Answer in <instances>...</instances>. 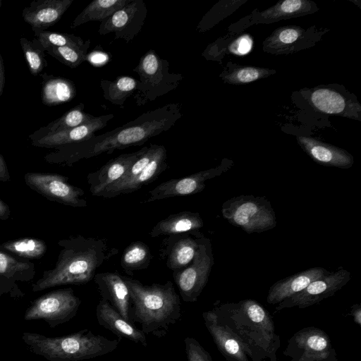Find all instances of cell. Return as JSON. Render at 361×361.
Masks as SVG:
<instances>
[{
  "mask_svg": "<svg viewBox=\"0 0 361 361\" xmlns=\"http://www.w3.org/2000/svg\"><path fill=\"white\" fill-rule=\"evenodd\" d=\"M85 105L80 103L61 117L41 127L35 132L38 133L58 132L78 127L92 119L94 116L84 111Z\"/></svg>",
  "mask_w": 361,
  "mask_h": 361,
  "instance_id": "33",
  "label": "cell"
},
{
  "mask_svg": "<svg viewBox=\"0 0 361 361\" xmlns=\"http://www.w3.org/2000/svg\"><path fill=\"white\" fill-rule=\"evenodd\" d=\"M329 273L323 267H312L281 279L269 288L267 301L270 305L279 304L305 289L311 282Z\"/></svg>",
  "mask_w": 361,
  "mask_h": 361,
  "instance_id": "23",
  "label": "cell"
},
{
  "mask_svg": "<svg viewBox=\"0 0 361 361\" xmlns=\"http://www.w3.org/2000/svg\"><path fill=\"white\" fill-rule=\"evenodd\" d=\"M25 180L32 189L51 200L76 207L87 205L83 190L69 184L66 177L51 173H27Z\"/></svg>",
  "mask_w": 361,
  "mask_h": 361,
  "instance_id": "13",
  "label": "cell"
},
{
  "mask_svg": "<svg viewBox=\"0 0 361 361\" xmlns=\"http://www.w3.org/2000/svg\"><path fill=\"white\" fill-rule=\"evenodd\" d=\"M90 46V40L87 39L85 45L82 47H50L47 48L45 51L61 63L71 68H75L86 61Z\"/></svg>",
  "mask_w": 361,
  "mask_h": 361,
  "instance_id": "36",
  "label": "cell"
},
{
  "mask_svg": "<svg viewBox=\"0 0 361 361\" xmlns=\"http://www.w3.org/2000/svg\"><path fill=\"white\" fill-rule=\"evenodd\" d=\"M211 241L202 235L195 255L185 268L173 272V277L184 302H196L207 283L214 265Z\"/></svg>",
  "mask_w": 361,
  "mask_h": 361,
  "instance_id": "8",
  "label": "cell"
},
{
  "mask_svg": "<svg viewBox=\"0 0 361 361\" xmlns=\"http://www.w3.org/2000/svg\"><path fill=\"white\" fill-rule=\"evenodd\" d=\"M56 267L44 272L33 286L34 291L66 284H84L92 281L97 269L113 255L104 239L78 235L62 242Z\"/></svg>",
  "mask_w": 361,
  "mask_h": 361,
  "instance_id": "4",
  "label": "cell"
},
{
  "mask_svg": "<svg viewBox=\"0 0 361 361\" xmlns=\"http://www.w3.org/2000/svg\"><path fill=\"white\" fill-rule=\"evenodd\" d=\"M80 303L71 288L54 290L36 300L27 310L25 319H44L55 326L75 317Z\"/></svg>",
  "mask_w": 361,
  "mask_h": 361,
  "instance_id": "9",
  "label": "cell"
},
{
  "mask_svg": "<svg viewBox=\"0 0 361 361\" xmlns=\"http://www.w3.org/2000/svg\"><path fill=\"white\" fill-rule=\"evenodd\" d=\"M212 310L218 319L239 337L252 360L259 361L261 357H268L271 361H277L279 337L270 314L261 304L246 299Z\"/></svg>",
  "mask_w": 361,
  "mask_h": 361,
  "instance_id": "2",
  "label": "cell"
},
{
  "mask_svg": "<svg viewBox=\"0 0 361 361\" xmlns=\"http://www.w3.org/2000/svg\"><path fill=\"white\" fill-rule=\"evenodd\" d=\"M147 13V6L143 0H130L100 23L98 33L104 35L113 32L116 39L129 42L142 28Z\"/></svg>",
  "mask_w": 361,
  "mask_h": 361,
  "instance_id": "14",
  "label": "cell"
},
{
  "mask_svg": "<svg viewBox=\"0 0 361 361\" xmlns=\"http://www.w3.org/2000/svg\"><path fill=\"white\" fill-rule=\"evenodd\" d=\"M133 71L139 75L133 94V99L138 106L174 90L183 79L180 73H171L168 61L161 59L152 49L142 56Z\"/></svg>",
  "mask_w": 361,
  "mask_h": 361,
  "instance_id": "6",
  "label": "cell"
},
{
  "mask_svg": "<svg viewBox=\"0 0 361 361\" xmlns=\"http://www.w3.org/2000/svg\"><path fill=\"white\" fill-rule=\"evenodd\" d=\"M1 5H2V1L0 0V7L1 6Z\"/></svg>",
  "mask_w": 361,
  "mask_h": 361,
  "instance_id": "48",
  "label": "cell"
},
{
  "mask_svg": "<svg viewBox=\"0 0 361 361\" xmlns=\"http://www.w3.org/2000/svg\"><path fill=\"white\" fill-rule=\"evenodd\" d=\"M202 317L218 350L228 361H250L243 343L218 319L213 310L203 312Z\"/></svg>",
  "mask_w": 361,
  "mask_h": 361,
  "instance_id": "16",
  "label": "cell"
},
{
  "mask_svg": "<svg viewBox=\"0 0 361 361\" xmlns=\"http://www.w3.org/2000/svg\"><path fill=\"white\" fill-rule=\"evenodd\" d=\"M6 82L5 67L4 60L0 54V98L2 95Z\"/></svg>",
  "mask_w": 361,
  "mask_h": 361,
  "instance_id": "45",
  "label": "cell"
},
{
  "mask_svg": "<svg viewBox=\"0 0 361 361\" xmlns=\"http://www.w3.org/2000/svg\"><path fill=\"white\" fill-rule=\"evenodd\" d=\"M275 72L267 68L237 65L225 70L220 77L226 83L243 85L267 78Z\"/></svg>",
  "mask_w": 361,
  "mask_h": 361,
  "instance_id": "34",
  "label": "cell"
},
{
  "mask_svg": "<svg viewBox=\"0 0 361 361\" xmlns=\"http://www.w3.org/2000/svg\"><path fill=\"white\" fill-rule=\"evenodd\" d=\"M73 0H35L23 8V20L32 28L46 30L57 23Z\"/></svg>",
  "mask_w": 361,
  "mask_h": 361,
  "instance_id": "22",
  "label": "cell"
},
{
  "mask_svg": "<svg viewBox=\"0 0 361 361\" xmlns=\"http://www.w3.org/2000/svg\"><path fill=\"white\" fill-rule=\"evenodd\" d=\"M42 78L41 100L49 106H57L71 101L76 95L75 84L69 79L40 73Z\"/></svg>",
  "mask_w": 361,
  "mask_h": 361,
  "instance_id": "29",
  "label": "cell"
},
{
  "mask_svg": "<svg viewBox=\"0 0 361 361\" xmlns=\"http://www.w3.org/2000/svg\"><path fill=\"white\" fill-rule=\"evenodd\" d=\"M190 233L170 235L166 241L164 255L167 267L173 272L185 268L195 255L201 235L195 238Z\"/></svg>",
  "mask_w": 361,
  "mask_h": 361,
  "instance_id": "26",
  "label": "cell"
},
{
  "mask_svg": "<svg viewBox=\"0 0 361 361\" xmlns=\"http://www.w3.org/2000/svg\"><path fill=\"white\" fill-rule=\"evenodd\" d=\"M123 279L130 293V322L140 324L145 335L165 336L181 317L180 299L173 283L145 285L130 277Z\"/></svg>",
  "mask_w": 361,
  "mask_h": 361,
  "instance_id": "3",
  "label": "cell"
},
{
  "mask_svg": "<svg viewBox=\"0 0 361 361\" xmlns=\"http://www.w3.org/2000/svg\"><path fill=\"white\" fill-rule=\"evenodd\" d=\"M184 343L188 361H213L210 354L195 338L187 336Z\"/></svg>",
  "mask_w": 361,
  "mask_h": 361,
  "instance_id": "39",
  "label": "cell"
},
{
  "mask_svg": "<svg viewBox=\"0 0 361 361\" xmlns=\"http://www.w3.org/2000/svg\"><path fill=\"white\" fill-rule=\"evenodd\" d=\"M2 247L20 256L37 258L46 252V245L35 238H22L4 243Z\"/></svg>",
  "mask_w": 361,
  "mask_h": 361,
  "instance_id": "38",
  "label": "cell"
},
{
  "mask_svg": "<svg viewBox=\"0 0 361 361\" xmlns=\"http://www.w3.org/2000/svg\"><path fill=\"white\" fill-rule=\"evenodd\" d=\"M29 265L16 260L10 255L0 251V275H8L16 271H24Z\"/></svg>",
  "mask_w": 361,
  "mask_h": 361,
  "instance_id": "40",
  "label": "cell"
},
{
  "mask_svg": "<svg viewBox=\"0 0 361 361\" xmlns=\"http://www.w3.org/2000/svg\"><path fill=\"white\" fill-rule=\"evenodd\" d=\"M137 80L130 76H119L114 80H101L100 87L104 99L123 107L127 99L133 95Z\"/></svg>",
  "mask_w": 361,
  "mask_h": 361,
  "instance_id": "31",
  "label": "cell"
},
{
  "mask_svg": "<svg viewBox=\"0 0 361 361\" xmlns=\"http://www.w3.org/2000/svg\"><path fill=\"white\" fill-rule=\"evenodd\" d=\"M350 314L353 317L355 324L361 325V305L360 304L353 305L350 308Z\"/></svg>",
  "mask_w": 361,
  "mask_h": 361,
  "instance_id": "43",
  "label": "cell"
},
{
  "mask_svg": "<svg viewBox=\"0 0 361 361\" xmlns=\"http://www.w3.org/2000/svg\"><path fill=\"white\" fill-rule=\"evenodd\" d=\"M98 324L115 334L119 341L128 339L145 347L147 346L146 335L133 323L125 319L110 303L101 299L96 307Z\"/></svg>",
  "mask_w": 361,
  "mask_h": 361,
  "instance_id": "21",
  "label": "cell"
},
{
  "mask_svg": "<svg viewBox=\"0 0 361 361\" xmlns=\"http://www.w3.org/2000/svg\"><path fill=\"white\" fill-rule=\"evenodd\" d=\"M290 341L301 351V357H328L336 354L328 334L317 327L303 328Z\"/></svg>",
  "mask_w": 361,
  "mask_h": 361,
  "instance_id": "27",
  "label": "cell"
},
{
  "mask_svg": "<svg viewBox=\"0 0 361 361\" xmlns=\"http://www.w3.org/2000/svg\"><path fill=\"white\" fill-rule=\"evenodd\" d=\"M20 44L31 75L37 76L48 66L45 59V49L41 43L34 38H20Z\"/></svg>",
  "mask_w": 361,
  "mask_h": 361,
  "instance_id": "35",
  "label": "cell"
},
{
  "mask_svg": "<svg viewBox=\"0 0 361 361\" xmlns=\"http://www.w3.org/2000/svg\"><path fill=\"white\" fill-rule=\"evenodd\" d=\"M308 100L317 111L361 120V105L354 94L351 96L338 85H319L309 90Z\"/></svg>",
  "mask_w": 361,
  "mask_h": 361,
  "instance_id": "11",
  "label": "cell"
},
{
  "mask_svg": "<svg viewBox=\"0 0 361 361\" xmlns=\"http://www.w3.org/2000/svg\"><path fill=\"white\" fill-rule=\"evenodd\" d=\"M147 148L144 147L134 152L120 154L109 160L97 171L90 173L87 176V182L92 195L99 196L109 185L121 178Z\"/></svg>",
  "mask_w": 361,
  "mask_h": 361,
  "instance_id": "18",
  "label": "cell"
},
{
  "mask_svg": "<svg viewBox=\"0 0 361 361\" xmlns=\"http://www.w3.org/2000/svg\"><path fill=\"white\" fill-rule=\"evenodd\" d=\"M223 217L231 225L248 234L262 233L276 226V216L264 197L241 195L226 200L221 207Z\"/></svg>",
  "mask_w": 361,
  "mask_h": 361,
  "instance_id": "7",
  "label": "cell"
},
{
  "mask_svg": "<svg viewBox=\"0 0 361 361\" xmlns=\"http://www.w3.org/2000/svg\"><path fill=\"white\" fill-rule=\"evenodd\" d=\"M252 44V37L249 35H243L228 46V50L234 54L243 56L251 50Z\"/></svg>",
  "mask_w": 361,
  "mask_h": 361,
  "instance_id": "41",
  "label": "cell"
},
{
  "mask_svg": "<svg viewBox=\"0 0 361 361\" xmlns=\"http://www.w3.org/2000/svg\"><path fill=\"white\" fill-rule=\"evenodd\" d=\"M233 166L232 160L224 159L220 164L214 168L163 182L149 192V197L144 201V203L200 192L205 188L207 180L221 176Z\"/></svg>",
  "mask_w": 361,
  "mask_h": 361,
  "instance_id": "10",
  "label": "cell"
},
{
  "mask_svg": "<svg viewBox=\"0 0 361 361\" xmlns=\"http://www.w3.org/2000/svg\"><path fill=\"white\" fill-rule=\"evenodd\" d=\"M203 226V220L198 212L184 211L171 214L157 222L149 232V235L155 238L161 235L194 233Z\"/></svg>",
  "mask_w": 361,
  "mask_h": 361,
  "instance_id": "28",
  "label": "cell"
},
{
  "mask_svg": "<svg viewBox=\"0 0 361 361\" xmlns=\"http://www.w3.org/2000/svg\"><path fill=\"white\" fill-rule=\"evenodd\" d=\"M350 279V272L343 268L335 272H330L325 276L311 282L300 292L281 301L275 310L279 311L293 307L305 308L319 303L334 295L345 286Z\"/></svg>",
  "mask_w": 361,
  "mask_h": 361,
  "instance_id": "12",
  "label": "cell"
},
{
  "mask_svg": "<svg viewBox=\"0 0 361 361\" xmlns=\"http://www.w3.org/2000/svg\"><path fill=\"white\" fill-rule=\"evenodd\" d=\"M9 179V174L6 164L2 155L0 154V180L3 181Z\"/></svg>",
  "mask_w": 361,
  "mask_h": 361,
  "instance_id": "44",
  "label": "cell"
},
{
  "mask_svg": "<svg viewBox=\"0 0 361 361\" xmlns=\"http://www.w3.org/2000/svg\"><path fill=\"white\" fill-rule=\"evenodd\" d=\"M317 4L309 0H284L261 12H253L250 16L251 24L273 23L281 20L297 18L318 11Z\"/></svg>",
  "mask_w": 361,
  "mask_h": 361,
  "instance_id": "25",
  "label": "cell"
},
{
  "mask_svg": "<svg viewBox=\"0 0 361 361\" xmlns=\"http://www.w3.org/2000/svg\"><path fill=\"white\" fill-rule=\"evenodd\" d=\"M297 361H337L336 354L328 357H312V358H306V357H300L298 359Z\"/></svg>",
  "mask_w": 361,
  "mask_h": 361,
  "instance_id": "46",
  "label": "cell"
},
{
  "mask_svg": "<svg viewBox=\"0 0 361 361\" xmlns=\"http://www.w3.org/2000/svg\"><path fill=\"white\" fill-rule=\"evenodd\" d=\"M297 141L303 151L316 163L341 169H350L354 158L346 150L312 137L299 135Z\"/></svg>",
  "mask_w": 361,
  "mask_h": 361,
  "instance_id": "19",
  "label": "cell"
},
{
  "mask_svg": "<svg viewBox=\"0 0 361 361\" xmlns=\"http://www.w3.org/2000/svg\"><path fill=\"white\" fill-rule=\"evenodd\" d=\"M93 279L102 299L108 301L125 319L130 322V297L123 276L116 272H103L96 274Z\"/></svg>",
  "mask_w": 361,
  "mask_h": 361,
  "instance_id": "20",
  "label": "cell"
},
{
  "mask_svg": "<svg viewBox=\"0 0 361 361\" xmlns=\"http://www.w3.org/2000/svg\"><path fill=\"white\" fill-rule=\"evenodd\" d=\"M152 254L147 244L141 241L131 243L122 255L121 264L126 273L146 269L150 264Z\"/></svg>",
  "mask_w": 361,
  "mask_h": 361,
  "instance_id": "32",
  "label": "cell"
},
{
  "mask_svg": "<svg viewBox=\"0 0 361 361\" xmlns=\"http://www.w3.org/2000/svg\"><path fill=\"white\" fill-rule=\"evenodd\" d=\"M167 167L166 149L164 145H158L151 161L136 177L125 184L104 190L99 195V197L111 198L135 192L143 185L154 180Z\"/></svg>",
  "mask_w": 361,
  "mask_h": 361,
  "instance_id": "24",
  "label": "cell"
},
{
  "mask_svg": "<svg viewBox=\"0 0 361 361\" xmlns=\"http://www.w3.org/2000/svg\"><path fill=\"white\" fill-rule=\"evenodd\" d=\"M7 212V205L0 200V216H5Z\"/></svg>",
  "mask_w": 361,
  "mask_h": 361,
  "instance_id": "47",
  "label": "cell"
},
{
  "mask_svg": "<svg viewBox=\"0 0 361 361\" xmlns=\"http://www.w3.org/2000/svg\"><path fill=\"white\" fill-rule=\"evenodd\" d=\"M314 34L297 25L278 27L263 42L264 51L273 54H285L298 51L313 46Z\"/></svg>",
  "mask_w": 361,
  "mask_h": 361,
  "instance_id": "17",
  "label": "cell"
},
{
  "mask_svg": "<svg viewBox=\"0 0 361 361\" xmlns=\"http://www.w3.org/2000/svg\"><path fill=\"white\" fill-rule=\"evenodd\" d=\"M32 30L35 38L41 43L44 49L50 47H82L85 43L81 37L73 34L42 30L37 28H32Z\"/></svg>",
  "mask_w": 361,
  "mask_h": 361,
  "instance_id": "37",
  "label": "cell"
},
{
  "mask_svg": "<svg viewBox=\"0 0 361 361\" xmlns=\"http://www.w3.org/2000/svg\"><path fill=\"white\" fill-rule=\"evenodd\" d=\"M180 109L178 103L166 104L143 113L112 130L94 135L81 142L57 147V152L49 156L59 161L73 164L104 153L111 154L116 149L142 145L171 129L182 116Z\"/></svg>",
  "mask_w": 361,
  "mask_h": 361,
  "instance_id": "1",
  "label": "cell"
},
{
  "mask_svg": "<svg viewBox=\"0 0 361 361\" xmlns=\"http://www.w3.org/2000/svg\"><path fill=\"white\" fill-rule=\"evenodd\" d=\"M23 339L30 349L49 361H80L105 355L116 350L119 341L94 334L89 329L60 336L47 337L24 333Z\"/></svg>",
  "mask_w": 361,
  "mask_h": 361,
  "instance_id": "5",
  "label": "cell"
},
{
  "mask_svg": "<svg viewBox=\"0 0 361 361\" xmlns=\"http://www.w3.org/2000/svg\"><path fill=\"white\" fill-rule=\"evenodd\" d=\"M114 116L113 114L94 116L90 121L72 129L44 133L35 131L28 137L32 145L35 147L56 148L89 139L97 131L104 128Z\"/></svg>",
  "mask_w": 361,
  "mask_h": 361,
  "instance_id": "15",
  "label": "cell"
},
{
  "mask_svg": "<svg viewBox=\"0 0 361 361\" xmlns=\"http://www.w3.org/2000/svg\"><path fill=\"white\" fill-rule=\"evenodd\" d=\"M130 0H95L89 4L73 20V29L90 21L102 23L116 11L121 8Z\"/></svg>",
  "mask_w": 361,
  "mask_h": 361,
  "instance_id": "30",
  "label": "cell"
},
{
  "mask_svg": "<svg viewBox=\"0 0 361 361\" xmlns=\"http://www.w3.org/2000/svg\"><path fill=\"white\" fill-rule=\"evenodd\" d=\"M108 56L103 52L92 51L87 55L86 61L92 64H103L108 60Z\"/></svg>",
  "mask_w": 361,
  "mask_h": 361,
  "instance_id": "42",
  "label": "cell"
}]
</instances>
